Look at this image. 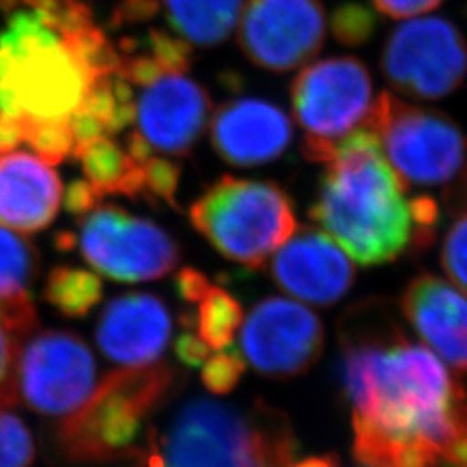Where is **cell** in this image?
<instances>
[{
    "instance_id": "cell-1",
    "label": "cell",
    "mask_w": 467,
    "mask_h": 467,
    "mask_svg": "<svg viewBox=\"0 0 467 467\" xmlns=\"http://www.w3.org/2000/svg\"><path fill=\"white\" fill-rule=\"evenodd\" d=\"M353 453L368 467H438L467 440V389L426 345L412 343L383 300L339 320Z\"/></svg>"
},
{
    "instance_id": "cell-2",
    "label": "cell",
    "mask_w": 467,
    "mask_h": 467,
    "mask_svg": "<svg viewBox=\"0 0 467 467\" xmlns=\"http://www.w3.org/2000/svg\"><path fill=\"white\" fill-rule=\"evenodd\" d=\"M407 189L376 134L357 129L337 142L326 163L310 217L358 265H384L433 239L419 225Z\"/></svg>"
},
{
    "instance_id": "cell-3",
    "label": "cell",
    "mask_w": 467,
    "mask_h": 467,
    "mask_svg": "<svg viewBox=\"0 0 467 467\" xmlns=\"http://www.w3.org/2000/svg\"><path fill=\"white\" fill-rule=\"evenodd\" d=\"M298 451L289 420L254 403L196 397L185 401L163 433L150 430L139 464L146 467H291Z\"/></svg>"
},
{
    "instance_id": "cell-4",
    "label": "cell",
    "mask_w": 467,
    "mask_h": 467,
    "mask_svg": "<svg viewBox=\"0 0 467 467\" xmlns=\"http://www.w3.org/2000/svg\"><path fill=\"white\" fill-rule=\"evenodd\" d=\"M179 372L167 364L113 370L96 386L84 405L56 430L57 449L73 464L104 466L139 462V438L146 420L167 400Z\"/></svg>"
},
{
    "instance_id": "cell-5",
    "label": "cell",
    "mask_w": 467,
    "mask_h": 467,
    "mask_svg": "<svg viewBox=\"0 0 467 467\" xmlns=\"http://www.w3.org/2000/svg\"><path fill=\"white\" fill-rule=\"evenodd\" d=\"M98 82L36 9L17 11L0 34V111L67 119Z\"/></svg>"
},
{
    "instance_id": "cell-6",
    "label": "cell",
    "mask_w": 467,
    "mask_h": 467,
    "mask_svg": "<svg viewBox=\"0 0 467 467\" xmlns=\"http://www.w3.org/2000/svg\"><path fill=\"white\" fill-rule=\"evenodd\" d=\"M192 227L243 267L267 265L298 229L293 201L274 182L223 175L189 208Z\"/></svg>"
},
{
    "instance_id": "cell-7",
    "label": "cell",
    "mask_w": 467,
    "mask_h": 467,
    "mask_svg": "<svg viewBox=\"0 0 467 467\" xmlns=\"http://www.w3.org/2000/svg\"><path fill=\"white\" fill-rule=\"evenodd\" d=\"M407 185L451 187L467 168V137L449 115L381 92L364 123Z\"/></svg>"
},
{
    "instance_id": "cell-8",
    "label": "cell",
    "mask_w": 467,
    "mask_h": 467,
    "mask_svg": "<svg viewBox=\"0 0 467 467\" xmlns=\"http://www.w3.org/2000/svg\"><path fill=\"white\" fill-rule=\"evenodd\" d=\"M372 99L368 67L351 56L303 67L291 85L293 117L303 130V158L326 165L341 139L366 123Z\"/></svg>"
},
{
    "instance_id": "cell-9",
    "label": "cell",
    "mask_w": 467,
    "mask_h": 467,
    "mask_svg": "<svg viewBox=\"0 0 467 467\" xmlns=\"http://www.w3.org/2000/svg\"><path fill=\"white\" fill-rule=\"evenodd\" d=\"M381 69L389 87L405 98L443 99L466 80V38L445 17L409 19L388 36Z\"/></svg>"
},
{
    "instance_id": "cell-10",
    "label": "cell",
    "mask_w": 467,
    "mask_h": 467,
    "mask_svg": "<svg viewBox=\"0 0 467 467\" xmlns=\"http://www.w3.org/2000/svg\"><path fill=\"white\" fill-rule=\"evenodd\" d=\"M98 384L96 358L80 336L46 329L21 343L15 391L17 401L36 414L67 418L90 399Z\"/></svg>"
},
{
    "instance_id": "cell-11",
    "label": "cell",
    "mask_w": 467,
    "mask_h": 467,
    "mask_svg": "<svg viewBox=\"0 0 467 467\" xmlns=\"http://www.w3.org/2000/svg\"><path fill=\"white\" fill-rule=\"evenodd\" d=\"M77 241L85 262L118 283L158 281L181 260V248L167 231L118 206L90 212Z\"/></svg>"
},
{
    "instance_id": "cell-12",
    "label": "cell",
    "mask_w": 467,
    "mask_h": 467,
    "mask_svg": "<svg viewBox=\"0 0 467 467\" xmlns=\"http://www.w3.org/2000/svg\"><path fill=\"white\" fill-rule=\"evenodd\" d=\"M241 353L258 374L291 379L308 372L324 350L320 318L298 300L270 296L241 326Z\"/></svg>"
},
{
    "instance_id": "cell-13",
    "label": "cell",
    "mask_w": 467,
    "mask_h": 467,
    "mask_svg": "<svg viewBox=\"0 0 467 467\" xmlns=\"http://www.w3.org/2000/svg\"><path fill=\"white\" fill-rule=\"evenodd\" d=\"M326 28L322 0H248L237 23V42L253 65L285 73L322 49Z\"/></svg>"
},
{
    "instance_id": "cell-14",
    "label": "cell",
    "mask_w": 467,
    "mask_h": 467,
    "mask_svg": "<svg viewBox=\"0 0 467 467\" xmlns=\"http://www.w3.org/2000/svg\"><path fill=\"white\" fill-rule=\"evenodd\" d=\"M275 285L291 298L327 308L353 285L351 258L322 229L303 225L268 260Z\"/></svg>"
},
{
    "instance_id": "cell-15",
    "label": "cell",
    "mask_w": 467,
    "mask_h": 467,
    "mask_svg": "<svg viewBox=\"0 0 467 467\" xmlns=\"http://www.w3.org/2000/svg\"><path fill=\"white\" fill-rule=\"evenodd\" d=\"M212 118V98L187 71H167L144 87L135 121L152 150L171 158L187 156Z\"/></svg>"
},
{
    "instance_id": "cell-16",
    "label": "cell",
    "mask_w": 467,
    "mask_h": 467,
    "mask_svg": "<svg viewBox=\"0 0 467 467\" xmlns=\"http://www.w3.org/2000/svg\"><path fill=\"white\" fill-rule=\"evenodd\" d=\"M210 139L225 163L262 167L287 150L293 140V125L274 102L239 98L218 106L210 121Z\"/></svg>"
},
{
    "instance_id": "cell-17",
    "label": "cell",
    "mask_w": 467,
    "mask_h": 467,
    "mask_svg": "<svg viewBox=\"0 0 467 467\" xmlns=\"http://www.w3.org/2000/svg\"><path fill=\"white\" fill-rule=\"evenodd\" d=\"M170 336L171 317L167 305L148 293H129L109 301L96 329L100 351L123 368L156 364Z\"/></svg>"
},
{
    "instance_id": "cell-18",
    "label": "cell",
    "mask_w": 467,
    "mask_h": 467,
    "mask_svg": "<svg viewBox=\"0 0 467 467\" xmlns=\"http://www.w3.org/2000/svg\"><path fill=\"white\" fill-rule=\"evenodd\" d=\"M403 317L447 366L467 374V295L433 274H420L401 295Z\"/></svg>"
},
{
    "instance_id": "cell-19",
    "label": "cell",
    "mask_w": 467,
    "mask_h": 467,
    "mask_svg": "<svg viewBox=\"0 0 467 467\" xmlns=\"http://www.w3.org/2000/svg\"><path fill=\"white\" fill-rule=\"evenodd\" d=\"M63 202V184L36 154H0V225L19 234L47 229Z\"/></svg>"
},
{
    "instance_id": "cell-20",
    "label": "cell",
    "mask_w": 467,
    "mask_h": 467,
    "mask_svg": "<svg viewBox=\"0 0 467 467\" xmlns=\"http://www.w3.org/2000/svg\"><path fill=\"white\" fill-rule=\"evenodd\" d=\"M38 251L16 231L0 225V317L19 341L36 329L30 285L38 274Z\"/></svg>"
},
{
    "instance_id": "cell-21",
    "label": "cell",
    "mask_w": 467,
    "mask_h": 467,
    "mask_svg": "<svg viewBox=\"0 0 467 467\" xmlns=\"http://www.w3.org/2000/svg\"><path fill=\"white\" fill-rule=\"evenodd\" d=\"M243 0H165L170 28L189 46L215 47L239 23Z\"/></svg>"
},
{
    "instance_id": "cell-22",
    "label": "cell",
    "mask_w": 467,
    "mask_h": 467,
    "mask_svg": "<svg viewBox=\"0 0 467 467\" xmlns=\"http://www.w3.org/2000/svg\"><path fill=\"white\" fill-rule=\"evenodd\" d=\"M73 156L80 160L85 179L102 196L144 198L142 163H137L125 148L108 135L75 150Z\"/></svg>"
},
{
    "instance_id": "cell-23",
    "label": "cell",
    "mask_w": 467,
    "mask_h": 467,
    "mask_svg": "<svg viewBox=\"0 0 467 467\" xmlns=\"http://www.w3.org/2000/svg\"><path fill=\"white\" fill-rule=\"evenodd\" d=\"M192 305H198V308L196 314L182 317L185 329H192L212 351L233 347L244 322V312L237 298L223 287L210 284Z\"/></svg>"
},
{
    "instance_id": "cell-24",
    "label": "cell",
    "mask_w": 467,
    "mask_h": 467,
    "mask_svg": "<svg viewBox=\"0 0 467 467\" xmlns=\"http://www.w3.org/2000/svg\"><path fill=\"white\" fill-rule=\"evenodd\" d=\"M44 296L65 317H84L102 298V283L90 270L61 265L50 270Z\"/></svg>"
},
{
    "instance_id": "cell-25",
    "label": "cell",
    "mask_w": 467,
    "mask_h": 467,
    "mask_svg": "<svg viewBox=\"0 0 467 467\" xmlns=\"http://www.w3.org/2000/svg\"><path fill=\"white\" fill-rule=\"evenodd\" d=\"M25 142L46 163L59 165L75 150V139L67 119H30L23 118Z\"/></svg>"
},
{
    "instance_id": "cell-26",
    "label": "cell",
    "mask_w": 467,
    "mask_h": 467,
    "mask_svg": "<svg viewBox=\"0 0 467 467\" xmlns=\"http://www.w3.org/2000/svg\"><path fill=\"white\" fill-rule=\"evenodd\" d=\"M34 436L26 424L13 412L11 405L0 403V467H32Z\"/></svg>"
},
{
    "instance_id": "cell-27",
    "label": "cell",
    "mask_w": 467,
    "mask_h": 467,
    "mask_svg": "<svg viewBox=\"0 0 467 467\" xmlns=\"http://www.w3.org/2000/svg\"><path fill=\"white\" fill-rule=\"evenodd\" d=\"M246 368V360L243 353L235 347L218 350L208 357L201 366V379L208 391L215 395L231 393L241 381Z\"/></svg>"
},
{
    "instance_id": "cell-28",
    "label": "cell",
    "mask_w": 467,
    "mask_h": 467,
    "mask_svg": "<svg viewBox=\"0 0 467 467\" xmlns=\"http://www.w3.org/2000/svg\"><path fill=\"white\" fill-rule=\"evenodd\" d=\"M441 267L451 283L467 295V204L457 208V217L445 234Z\"/></svg>"
},
{
    "instance_id": "cell-29",
    "label": "cell",
    "mask_w": 467,
    "mask_h": 467,
    "mask_svg": "<svg viewBox=\"0 0 467 467\" xmlns=\"http://www.w3.org/2000/svg\"><path fill=\"white\" fill-rule=\"evenodd\" d=\"M144 198L150 202L163 201L177 208V191L181 184V167L167 156H150L142 163Z\"/></svg>"
},
{
    "instance_id": "cell-30",
    "label": "cell",
    "mask_w": 467,
    "mask_h": 467,
    "mask_svg": "<svg viewBox=\"0 0 467 467\" xmlns=\"http://www.w3.org/2000/svg\"><path fill=\"white\" fill-rule=\"evenodd\" d=\"M334 35L347 46H360L368 42L376 28L374 15L358 4H347L336 9L333 23Z\"/></svg>"
},
{
    "instance_id": "cell-31",
    "label": "cell",
    "mask_w": 467,
    "mask_h": 467,
    "mask_svg": "<svg viewBox=\"0 0 467 467\" xmlns=\"http://www.w3.org/2000/svg\"><path fill=\"white\" fill-rule=\"evenodd\" d=\"M23 341H19L0 317V403L15 407L17 403L15 391V368L17 351Z\"/></svg>"
},
{
    "instance_id": "cell-32",
    "label": "cell",
    "mask_w": 467,
    "mask_h": 467,
    "mask_svg": "<svg viewBox=\"0 0 467 467\" xmlns=\"http://www.w3.org/2000/svg\"><path fill=\"white\" fill-rule=\"evenodd\" d=\"M102 198L104 196L99 191L84 179V181H73L69 184L63 201L69 213L77 217H87L90 212H94L99 206Z\"/></svg>"
},
{
    "instance_id": "cell-33",
    "label": "cell",
    "mask_w": 467,
    "mask_h": 467,
    "mask_svg": "<svg viewBox=\"0 0 467 467\" xmlns=\"http://www.w3.org/2000/svg\"><path fill=\"white\" fill-rule=\"evenodd\" d=\"M67 123H69L71 134L75 139V150L84 148L99 137L108 135V129L99 118L87 113L84 109H77L71 117L67 118ZM75 150H73V154H75Z\"/></svg>"
},
{
    "instance_id": "cell-34",
    "label": "cell",
    "mask_w": 467,
    "mask_h": 467,
    "mask_svg": "<svg viewBox=\"0 0 467 467\" xmlns=\"http://www.w3.org/2000/svg\"><path fill=\"white\" fill-rule=\"evenodd\" d=\"M384 16L409 19L436 9L443 0H370Z\"/></svg>"
},
{
    "instance_id": "cell-35",
    "label": "cell",
    "mask_w": 467,
    "mask_h": 467,
    "mask_svg": "<svg viewBox=\"0 0 467 467\" xmlns=\"http://www.w3.org/2000/svg\"><path fill=\"white\" fill-rule=\"evenodd\" d=\"M175 353L185 366L201 368L212 355V348L192 329H185L175 339Z\"/></svg>"
},
{
    "instance_id": "cell-36",
    "label": "cell",
    "mask_w": 467,
    "mask_h": 467,
    "mask_svg": "<svg viewBox=\"0 0 467 467\" xmlns=\"http://www.w3.org/2000/svg\"><path fill=\"white\" fill-rule=\"evenodd\" d=\"M210 281L196 268H182L175 277L177 295L189 305L200 300L201 295L208 289Z\"/></svg>"
},
{
    "instance_id": "cell-37",
    "label": "cell",
    "mask_w": 467,
    "mask_h": 467,
    "mask_svg": "<svg viewBox=\"0 0 467 467\" xmlns=\"http://www.w3.org/2000/svg\"><path fill=\"white\" fill-rule=\"evenodd\" d=\"M291 467H337V461L333 455H322V457H308L300 462H293Z\"/></svg>"
},
{
    "instance_id": "cell-38",
    "label": "cell",
    "mask_w": 467,
    "mask_h": 467,
    "mask_svg": "<svg viewBox=\"0 0 467 467\" xmlns=\"http://www.w3.org/2000/svg\"></svg>"
}]
</instances>
